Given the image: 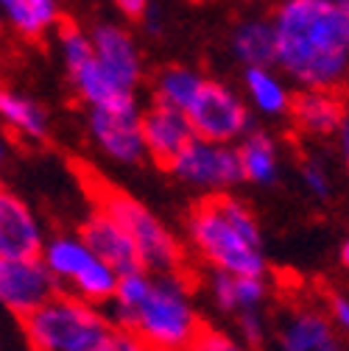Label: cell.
<instances>
[{
	"mask_svg": "<svg viewBox=\"0 0 349 351\" xmlns=\"http://www.w3.org/2000/svg\"><path fill=\"white\" fill-rule=\"evenodd\" d=\"M277 70L299 90L341 93L349 84V6L282 0L271 14Z\"/></svg>",
	"mask_w": 349,
	"mask_h": 351,
	"instance_id": "obj_1",
	"label": "cell"
},
{
	"mask_svg": "<svg viewBox=\"0 0 349 351\" xmlns=\"http://www.w3.org/2000/svg\"><path fill=\"white\" fill-rule=\"evenodd\" d=\"M188 237L212 274L266 276L263 232L257 215L232 193L201 198L188 215Z\"/></svg>",
	"mask_w": 349,
	"mask_h": 351,
	"instance_id": "obj_2",
	"label": "cell"
},
{
	"mask_svg": "<svg viewBox=\"0 0 349 351\" xmlns=\"http://www.w3.org/2000/svg\"><path fill=\"white\" fill-rule=\"evenodd\" d=\"M115 329L132 332L151 351H190L204 324L196 310L188 274H154L140 304L120 315Z\"/></svg>",
	"mask_w": 349,
	"mask_h": 351,
	"instance_id": "obj_3",
	"label": "cell"
},
{
	"mask_svg": "<svg viewBox=\"0 0 349 351\" xmlns=\"http://www.w3.org/2000/svg\"><path fill=\"white\" fill-rule=\"evenodd\" d=\"M20 324L31 351H109L117 332L106 310L62 290Z\"/></svg>",
	"mask_w": 349,
	"mask_h": 351,
	"instance_id": "obj_4",
	"label": "cell"
},
{
	"mask_svg": "<svg viewBox=\"0 0 349 351\" xmlns=\"http://www.w3.org/2000/svg\"><path fill=\"white\" fill-rule=\"evenodd\" d=\"M95 206L109 212L115 221L126 229V234L132 237L140 265L151 274H173L185 271V248L177 240L159 217L143 206L135 195H128L117 187L98 184L95 187Z\"/></svg>",
	"mask_w": 349,
	"mask_h": 351,
	"instance_id": "obj_5",
	"label": "cell"
},
{
	"mask_svg": "<svg viewBox=\"0 0 349 351\" xmlns=\"http://www.w3.org/2000/svg\"><path fill=\"white\" fill-rule=\"evenodd\" d=\"M188 120L193 134L207 143L238 145L251 131V109L246 98L229 84L207 78L196 101L188 106Z\"/></svg>",
	"mask_w": 349,
	"mask_h": 351,
	"instance_id": "obj_6",
	"label": "cell"
},
{
	"mask_svg": "<svg viewBox=\"0 0 349 351\" xmlns=\"http://www.w3.org/2000/svg\"><path fill=\"white\" fill-rule=\"evenodd\" d=\"M173 179H179L185 187L210 195H227L238 184H243V167L238 145L193 140L177 159L168 165Z\"/></svg>",
	"mask_w": 349,
	"mask_h": 351,
	"instance_id": "obj_7",
	"label": "cell"
},
{
	"mask_svg": "<svg viewBox=\"0 0 349 351\" xmlns=\"http://www.w3.org/2000/svg\"><path fill=\"white\" fill-rule=\"evenodd\" d=\"M87 131H90L95 148L115 165L135 167L148 159L143 137V109L137 106V101L112 109H90Z\"/></svg>",
	"mask_w": 349,
	"mask_h": 351,
	"instance_id": "obj_8",
	"label": "cell"
},
{
	"mask_svg": "<svg viewBox=\"0 0 349 351\" xmlns=\"http://www.w3.org/2000/svg\"><path fill=\"white\" fill-rule=\"evenodd\" d=\"M59 293V285L42 265V259H3L0 256V306L20 321L39 310Z\"/></svg>",
	"mask_w": 349,
	"mask_h": 351,
	"instance_id": "obj_9",
	"label": "cell"
},
{
	"mask_svg": "<svg viewBox=\"0 0 349 351\" xmlns=\"http://www.w3.org/2000/svg\"><path fill=\"white\" fill-rule=\"evenodd\" d=\"M271 351H349L324 310L296 304L280 315L269 337Z\"/></svg>",
	"mask_w": 349,
	"mask_h": 351,
	"instance_id": "obj_10",
	"label": "cell"
},
{
	"mask_svg": "<svg viewBox=\"0 0 349 351\" xmlns=\"http://www.w3.org/2000/svg\"><path fill=\"white\" fill-rule=\"evenodd\" d=\"M90 39H93L95 62L101 64V70L120 86V90L135 95V90L143 81V56H140L135 36L123 25L98 23L90 31Z\"/></svg>",
	"mask_w": 349,
	"mask_h": 351,
	"instance_id": "obj_11",
	"label": "cell"
},
{
	"mask_svg": "<svg viewBox=\"0 0 349 351\" xmlns=\"http://www.w3.org/2000/svg\"><path fill=\"white\" fill-rule=\"evenodd\" d=\"M45 232L31 204L14 190L0 184V256L3 259H36L45 248Z\"/></svg>",
	"mask_w": 349,
	"mask_h": 351,
	"instance_id": "obj_12",
	"label": "cell"
},
{
	"mask_svg": "<svg viewBox=\"0 0 349 351\" xmlns=\"http://www.w3.org/2000/svg\"><path fill=\"white\" fill-rule=\"evenodd\" d=\"M78 234L84 237L87 245L93 248V254H95L101 262H106L109 268H115L120 276L128 274V271L143 268L132 237L126 234V229L115 221L109 212H104V209L95 206L90 215L84 217Z\"/></svg>",
	"mask_w": 349,
	"mask_h": 351,
	"instance_id": "obj_13",
	"label": "cell"
},
{
	"mask_svg": "<svg viewBox=\"0 0 349 351\" xmlns=\"http://www.w3.org/2000/svg\"><path fill=\"white\" fill-rule=\"evenodd\" d=\"M143 137H146L148 159H154L162 167H168L196 140L193 125L185 112L157 106V104H151L143 112Z\"/></svg>",
	"mask_w": 349,
	"mask_h": 351,
	"instance_id": "obj_14",
	"label": "cell"
},
{
	"mask_svg": "<svg viewBox=\"0 0 349 351\" xmlns=\"http://www.w3.org/2000/svg\"><path fill=\"white\" fill-rule=\"evenodd\" d=\"M39 259H42V265L48 268V274L54 276V282L59 285L62 293H73L84 282V276L101 262L78 232L76 234L62 232V234L48 237Z\"/></svg>",
	"mask_w": 349,
	"mask_h": 351,
	"instance_id": "obj_15",
	"label": "cell"
},
{
	"mask_svg": "<svg viewBox=\"0 0 349 351\" xmlns=\"http://www.w3.org/2000/svg\"><path fill=\"white\" fill-rule=\"evenodd\" d=\"M243 98L249 109H254L266 120L291 117L293 90L291 81L277 67H243Z\"/></svg>",
	"mask_w": 349,
	"mask_h": 351,
	"instance_id": "obj_16",
	"label": "cell"
},
{
	"mask_svg": "<svg viewBox=\"0 0 349 351\" xmlns=\"http://www.w3.org/2000/svg\"><path fill=\"white\" fill-rule=\"evenodd\" d=\"M344 109H346V101L338 93L302 90L293 95L291 120L302 134H308V137H335Z\"/></svg>",
	"mask_w": 349,
	"mask_h": 351,
	"instance_id": "obj_17",
	"label": "cell"
},
{
	"mask_svg": "<svg viewBox=\"0 0 349 351\" xmlns=\"http://www.w3.org/2000/svg\"><path fill=\"white\" fill-rule=\"evenodd\" d=\"M210 298L221 313L243 315L251 310H263L269 298L266 276H232V274H212L210 276Z\"/></svg>",
	"mask_w": 349,
	"mask_h": 351,
	"instance_id": "obj_18",
	"label": "cell"
},
{
	"mask_svg": "<svg viewBox=\"0 0 349 351\" xmlns=\"http://www.w3.org/2000/svg\"><path fill=\"white\" fill-rule=\"evenodd\" d=\"M229 51L243 67L277 64V34L271 17H246L232 28Z\"/></svg>",
	"mask_w": 349,
	"mask_h": 351,
	"instance_id": "obj_19",
	"label": "cell"
},
{
	"mask_svg": "<svg viewBox=\"0 0 349 351\" xmlns=\"http://www.w3.org/2000/svg\"><path fill=\"white\" fill-rule=\"evenodd\" d=\"M243 182L257 187H271L280 179V145L263 128H251L238 143Z\"/></svg>",
	"mask_w": 349,
	"mask_h": 351,
	"instance_id": "obj_20",
	"label": "cell"
},
{
	"mask_svg": "<svg viewBox=\"0 0 349 351\" xmlns=\"http://www.w3.org/2000/svg\"><path fill=\"white\" fill-rule=\"evenodd\" d=\"M0 123L12 128L14 134H20L23 140H34V143L48 140L51 134V117L45 106H39L34 98L17 90H9V86H0Z\"/></svg>",
	"mask_w": 349,
	"mask_h": 351,
	"instance_id": "obj_21",
	"label": "cell"
},
{
	"mask_svg": "<svg viewBox=\"0 0 349 351\" xmlns=\"http://www.w3.org/2000/svg\"><path fill=\"white\" fill-rule=\"evenodd\" d=\"M0 14L25 39L45 36L62 23L59 0H0Z\"/></svg>",
	"mask_w": 349,
	"mask_h": 351,
	"instance_id": "obj_22",
	"label": "cell"
},
{
	"mask_svg": "<svg viewBox=\"0 0 349 351\" xmlns=\"http://www.w3.org/2000/svg\"><path fill=\"white\" fill-rule=\"evenodd\" d=\"M204 75L196 67L188 64H168L154 75L151 98L157 106H168L177 112H188V106L196 101V95L204 86Z\"/></svg>",
	"mask_w": 349,
	"mask_h": 351,
	"instance_id": "obj_23",
	"label": "cell"
},
{
	"mask_svg": "<svg viewBox=\"0 0 349 351\" xmlns=\"http://www.w3.org/2000/svg\"><path fill=\"white\" fill-rule=\"evenodd\" d=\"M238 324V335L240 340L251 348V346H266L269 337H271V329H269V321L263 315V310H251V313H243L235 318Z\"/></svg>",
	"mask_w": 349,
	"mask_h": 351,
	"instance_id": "obj_24",
	"label": "cell"
},
{
	"mask_svg": "<svg viewBox=\"0 0 349 351\" xmlns=\"http://www.w3.org/2000/svg\"><path fill=\"white\" fill-rule=\"evenodd\" d=\"M190 351H251L243 340L221 332V329H210L204 326L196 337V343L190 346Z\"/></svg>",
	"mask_w": 349,
	"mask_h": 351,
	"instance_id": "obj_25",
	"label": "cell"
},
{
	"mask_svg": "<svg viewBox=\"0 0 349 351\" xmlns=\"http://www.w3.org/2000/svg\"><path fill=\"white\" fill-rule=\"evenodd\" d=\"M302 182H304V190L313 198H330V193H333L330 170L319 159H308L302 165Z\"/></svg>",
	"mask_w": 349,
	"mask_h": 351,
	"instance_id": "obj_26",
	"label": "cell"
},
{
	"mask_svg": "<svg viewBox=\"0 0 349 351\" xmlns=\"http://www.w3.org/2000/svg\"><path fill=\"white\" fill-rule=\"evenodd\" d=\"M327 318L333 321L335 332L349 340V295L346 293H330L327 295Z\"/></svg>",
	"mask_w": 349,
	"mask_h": 351,
	"instance_id": "obj_27",
	"label": "cell"
},
{
	"mask_svg": "<svg viewBox=\"0 0 349 351\" xmlns=\"http://www.w3.org/2000/svg\"><path fill=\"white\" fill-rule=\"evenodd\" d=\"M115 9L128 20H146L154 9V0H112Z\"/></svg>",
	"mask_w": 349,
	"mask_h": 351,
	"instance_id": "obj_28",
	"label": "cell"
},
{
	"mask_svg": "<svg viewBox=\"0 0 349 351\" xmlns=\"http://www.w3.org/2000/svg\"><path fill=\"white\" fill-rule=\"evenodd\" d=\"M109 351H151V348H148V346H146L140 337H135L132 332H123V329H117Z\"/></svg>",
	"mask_w": 349,
	"mask_h": 351,
	"instance_id": "obj_29",
	"label": "cell"
},
{
	"mask_svg": "<svg viewBox=\"0 0 349 351\" xmlns=\"http://www.w3.org/2000/svg\"><path fill=\"white\" fill-rule=\"evenodd\" d=\"M335 148H338L344 165L349 167V104H346L344 117H341V125H338V131H335Z\"/></svg>",
	"mask_w": 349,
	"mask_h": 351,
	"instance_id": "obj_30",
	"label": "cell"
},
{
	"mask_svg": "<svg viewBox=\"0 0 349 351\" xmlns=\"http://www.w3.org/2000/svg\"><path fill=\"white\" fill-rule=\"evenodd\" d=\"M338 259H341V265L349 271V240L341 243V248H338Z\"/></svg>",
	"mask_w": 349,
	"mask_h": 351,
	"instance_id": "obj_31",
	"label": "cell"
},
{
	"mask_svg": "<svg viewBox=\"0 0 349 351\" xmlns=\"http://www.w3.org/2000/svg\"><path fill=\"white\" fill-rule=\"evenodd\" d=\"M3 162H6V143L0 137V167H3Z\"/></svg>",
	"mask_w": 349,
	"mask_h": 351,
	"instance_id": "obj_32",
	"label": "cell"
},
{
	"mask_svg": "<svg viewBox=\"0 0 349 351\" xmlns=\"http://www.w3.org/2000/svg\"><path fill=\"white\" fill-rule=\"evenodd\" d=\"M327 3H333V6H341V9H344V6H349V0H327Z\"/></svg>",
	"mask_w": 349,
	"mask_h": 351,
	"instance_id": "obj_33",
	"label": "cell"
},
{
	"mask_svg": "<svg viewBox=\"0 0 349 351\" xmlns=\"http://www.w3.org/2000/svg\"><path fill=\"white\" fill-rule=\"evenodd\" d=\"M0 34H3V14H0Z\"/></svg>",
	"mask_w": 349,
	"mask_h": 351,
	"instance_id": "obj_34",
	"label": "cell"
}]
</instances>
